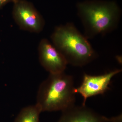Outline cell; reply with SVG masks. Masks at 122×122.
Instances as JSON below:
<instances>
[{
  "label": "cell",
  "instance_id": "obj_7",
  "mask_svg": "<svg viewBox=\"0 0 122 122\" xmlns=\"http://www.w3.org/2000/svg\"><path fill=\"white\" fill-rule=\"evenodd\" d=\"M122 116L107 118L101 115L86 105H75L62 111L58 122H122Z\"/></svg>",
  "mask_w": 122,
  "mask_h": 122
},
{
  "label": "cell",
  "instance_id": "obj_1",
  "mask_svg": "<svg viewBox=\"0 0 122 122\" xmlns=\"http://www.w3.org/2000/svg\"><path fill=\"white\" fill-rule=\"evenodd\" d=\"M76 7L87 39L111 32L118 26L122 13L115 1L86 0L78 2Z\"/></svg>",
  "mask_w": 122,
  "mask_h": 122
},
{
  "label": "cell",
  "instance_id": "obj_6",
  "mask_svg": "<svg viewBox=\"0 0 122 122\" xmlns=\"http://www.w3.org/2000/svg\"><path fill=\"white\" fill-rule=\"evenodd\" d=\"M38 49L39 61L46 70L52 74L64 72L68 62L53 44L44 38L40 41Z\"/></svg>",
  "mask_w": 122,
  "mask_h": 122
},
{
  "label": "cell",
  "instance_id": "obj_8",
  "mask_svg": "<svg viewBox=\"0 0 122 122\" xmlns=\"http://www.w3.org/2000/svg\"><path fill=\"white\" fill-rule=\"evenodd\" d=\"M41 109L37 104L24 107L20 111L14 122H40Z\"/></svg>",
  "mask_w": 122,
  "mask_h": 122
},
{
  "label": "cell",
  "instance_id": "obj_9",
  "mask_svg": "<svg viewBox=\"0 0 122 122\" xmlns=\"http://www.w3.org/2000/svg\"><path fill=\"white\" fill-rule=\"evenodd\" d=\"M18 0H0V9L8 3L13 2L14 4Z\"/></svg>",
  "mask_w": 122,
  "mask_h": 122
},
{
  "label": "cell",
  "instance_id": "obj_3",
  "mask_svg": "<svg viewBox=\"0 0 122 122\" xmlns=\"http://www.w3.org/2000/svg\"><path fill=\"white\" fill-rule=\"evenodd\" d=\"M73 77L64 72L50 74L39 86L37 103L42 112L62 111L75 104Z\"/></svg>",
  "mask_w": 122,
  "mask_h": 122
},
{
  "label": "cell",
  "instance_id": "obj_4",
  "mask_svg": "<svg viewBox=\"0 0 122 122\" xmlns=\"http://www.w3.org/2000/svg\"><path fill=\"white\" fill-rule=\"evenodd\" d=\"M14 4L13 17L20 28L31 32H41L45 21L33 4L25 0H18Z\"/></svg>",
  "mask_w": 122,
  "mask_h": 122
},
{
  "label": "cell",
  "instance_id": "obj_5",
  "mask_svg": "<svg viewBox=\"0 0 122 122\" xmlns=\"http://www.w3.org/2000/svg\"><path fill=\"white\" fill-rule=\"evenodd\" d=\"M122 71V70H115L98 76L84 74L82 83L79 87L74 89L75 94H80L83 97L82 105H86L88 98L104 93L109 89V86L112 78Z\"/></svg>",
  "mask_w": 122,
  "mask_h": 122
},
{
  "label": "cell",
  "instance_id": "obj_2",
  "mask_svg": "<svg viewBox=\"0 0 122 122\" xmlns=\"http://www.w3.org/2000/svg\"><path fill=\"white\" fill-rule=\"evenodd\" d=\"M51 38L53 45L63 55L68 64L83 66L97 56L88 39L72 23L56 27Z\"/></svg>",
  "mask_w": 122,
  "mask_h": 122
}]
</instances>
